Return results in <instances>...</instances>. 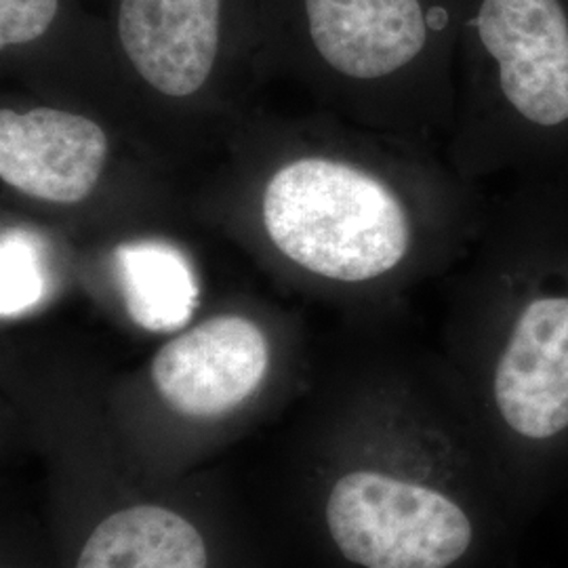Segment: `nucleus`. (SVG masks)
I'll return each mask as SVG.
<instances>
[{
  "label": "nucleus",
  "instance_id": "obj_3",
  "mask_svg": "<svg viewBox=\"0 0 568 568\" xmlns=\"http://www.w3.org/2000/svg\"><path fill=\"white\" fill-rule=\"evenodd\" d=\"M474 30L523 119L539 126L568 121V18L560 0H483Z\"/></svg>",
  "mask_w": 568,
  "mask_h": 568
},
{
  "label": "nucleus",
  "instance_id": "obj_4",
  "mask_svg": "<svg viewBox=\"0 0 568 568\" xmlns=\"http://www.w3.org/2000/svg\"><path fill=\"white\" fill-rule=\"evenodd\" d=\"M236 0H116L124 60L166 98L201 91L224 53Z\"/></svg>",
  "mask_w": 568,
  "mask_h": 568
},
{
  "label": "nucleus",
  "instance_id": "obj_10",
  "mask_svg": "<svg viewBox=\"0 0 568 568\" xmlns=\"http://www.w3.org/2000/svg\"><path fill=\"white\" fill-rule=\"evenodd\" d=\"M2 318H13L39 304L44 293L42 265L34 244L23 234L11 232L2 236Z\"/></svg>",
  "mask_w": 568,
  "mask_h": 568
},
{
  "label": "nucleus",
  "instance_id": "obj_2",
  "mask_svg": "<svg viewBox=\"0 0 568 568\" xmlns=\"http://www.w3.org/2000/svg\"><path fill=\"white\" fill-rule=\"evenodd\" d=\"M326 523L345 558L365 568H448L471 544V523L447 495L377 471L344 476Z\"/></svg>",
  "mask_w": 568,
  "mask_h": 568
},
{
  "label": "nucleus",
  "instance_id": "obj_9",
  "mask_svg": "<svg viewBox=\"0 0 568 568\" xmlns=\"http://www.w3.org/2000/svg\"><path fill=\"white\" fill-rule=\"evenodd\" d=\"M124 305L135 325L169 333L182 328L199 304L190 262L173 244L140 241L116 248Z\"/></svg>",
  "mask_w": 568,
  "mask_h": 568
},
{
  "label": "nucleus",
  "instance_id": "obj_11",
  "mask_svg": "<svg viewBox=\"0 0 568 568\" xmlns=\"http://www.w3.org/2000/svg\"><path fill=\"white\" fill-rule=\"evenodd\" d=\"M65 0H0V47L21 51L41 41Z\"/></svg>",
  "mask_w": 568,
  "mask_h": 568
},
{
  "label": "nucleus",
  "instance_id": "obj_6",
  "mask_svg": "<svg viewBox=\"0 0 568 568\" xmlns=\"http://www.w3.org/2000/svg\"><path fill=\"white\" fill-rule=\"evenodd\" d=\"M108 135L81 114L55 108L0 112V178L44 203L84 201L108 161Z\"/></svg>",
  "mask_w": 568,
  "mask_h": 568
},
{
  "label": "nucleus",
  "instance_id": "obj_7",
  "mask_svg": "<svg viewBox=\"0 0 568 568\" xmlns=\"http://www.w3.org/2000/svg\"><path fill=\"white\" fill-rule=\"evenodd\" d=\"M516 434L548 440L568 429V297H537L509 333L493 379Z\"/></svg>",
  "mask_w": 568,
  "mask_h": 568
},
{
  "label": "nucleus",
  "instance_id": "obj_1",
  "mask_svg": "<svg viewBox=\"0 0 568 568\" xmlns=\"http://www.w3.org/2000/svg\"><path fill=\"white\" fill-rule=\"evenodd\" d=\"M262 217L286 260L342 283L384 276L410 246L405 206L386 183L326 159L278 169L265 185Z\"/></svg>",
  "mask_w": 568,
  "mask_h": 568
},
{
  "label": "nucleus",
  "instance_id": "obj_8",
  "mask_svg": "<svg viewBox=\"0 0 568 568\" xmlns=\"http://www.w3.org/2000/svg\"><path fill=\"white\" fill-rule=\"evenodd\" d=\"M77 568H206V546L180 514L135 506L100 523Z\"/></svg>",
  "mask_w": 568,
  "mask_h": 568
},
{
  "label": "nucleus",
  "instance_id": "obj_5",
  "mask_svg": "<svg viewBox=\"0 0 568 568\" xmlns=\"http://www.w3.org/2000/svg\"><path fill=\"white\" fill-rule=\"evenodd\" d=\"M270 365L264 331L244 316H215L163 345L152 382L187 417H220L262 386Z\"/></svg>",
  "mask_w": 568,
  "mask_h": 568
}]
</instances>
